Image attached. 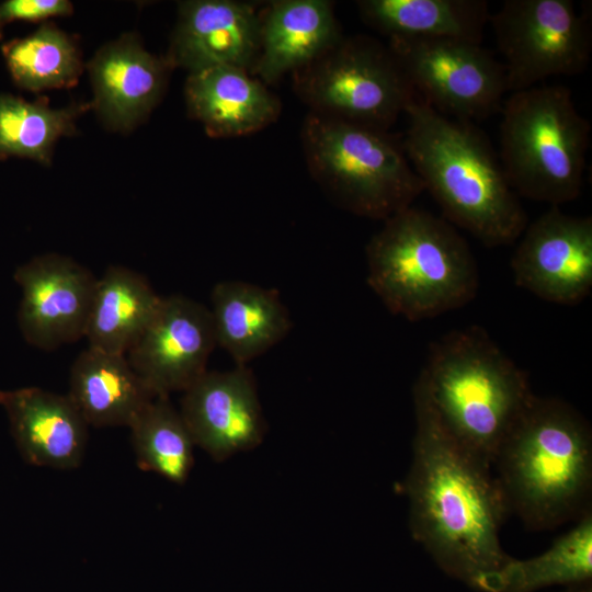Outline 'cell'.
<instances>
[{
  "instance_id": "23",
  "label": "cell",
  "mask_w": 592,
  "mask_h": 592,
  "mask_svg": "<svg viewBox=\"0 0 592 592\" xmlns=\"http://www.w3.org/2000/svg\"><path fill=\"white\" fill-rule=\"evenodd\" d=\"M365 24L388 38H454L481 44L489 21L483 0H361Z\"/></svg>"
},
{
  "instance_id": "15",
  "label": "cell",
  "mask_w": 592,
  "mask_h": 592,
  "mask_svg": "<svg viewBox=\"0 0 592 592\" xmlns=\"http://www.w3.org/2000/svg\"><path fill=\"white\" fill-rule=\"evenodd\" d=\"M260 13L234 0H189L178 20L164 57L171 68L189 73L214 67L251 72L259 54Z\"/></svg>"
},
{
  "instance_id": "21",
  "label": "cell",
  "mask_w": 592,
  "mask_h": 592,
  "mask_svg": "<svg viewBox=\"0 0 592 592\" xmlns=\"http://www.w3.org/2000/svg\"><path fill=\"white\" fill-rule=\"evenodd\" d=\"M89 426H127L156 396L126 355L88 346L70 368L67 394Z\"/></svg>"
},
{
  "instance_id": "30",
  "label": "cell",
  "mask_w": 592,
  "mask_h": 592,
  "mask_svg": "<svg viewBox=\"0 0 592 592\" xmlns=\"http://www.w3.org/2000/svg\"><path fill=\"white\" fill-rule=\"evenodd\" d=\"M2 26H3V25H2L1 22H0V39L2 38Z\"/></svg>"
},
{
  "instance_id": "7",
  "label": "cell",
  "mask_w": 592,
  "mask_h": 592,
  "mask_svg": "<svg viewBox=\"0 0 592 592\" xmlns=\"http://www.w3.org/2000/svg\"><path fill=\"white\" fill-rule=\"evenodd\" d=\"M300 137L314 180L350 213L386 220L424 191L402 139L389 130L309 112Z\"/></svg>"
},
{
  "instance_id": "5",
  "label": "cell",
  "mask_w": 592,
  "mask_h": 592,
  "mask_svg": "<svg viewBox=\"0 0 592 592\" xmlns=\"http://www.w3.org/2000/svg\"><path fill=\"white\" fill-rule=\"evenodd\" d=\"M384 221L366 246L367 284L391 314L414 322L476 297L477 262L455 226L413 206Z\"/></svg>"
},
{
  "instance_id": "12",
  "label": "cell",
  "mask_w": 592,
  "mask_h": 592,
  "mask_svg": "<svg viewBox=\"0 0 592 592\" xmlns=\"http://www.w3.org/2000/svg\"><path fill=\"white\" fill-rule=\"evenodd\" d=\"M18 323L24 340L52 351L84 338L98 277L76 260L44 253L16 267Z\"/></svg>"
},
{
  "instance_id": "3",
  "label": "cell",
  "mask_w": 592,
  "mask_h": 592,
  "mask_svg": "<svg viewBox=\"0 0 592 592\" xmlns=\"http://www.w3.org/2000/svg\"><path fill=\"white\" fill-rule=\"evenodd\" d=\"M509 513L532 530L557 527L591 510L592 430L570 403L534 396L493 463Z\"/></svg>"
},
{
  "instance_id": "29",
  "label": "cell",
  "mask_w": 592,
  "mask_h": 592,
  "mask_svg": "<svg viewBox=\"0 0 592 592\" xmlns=\"http://www.w3.org/2000/svg\"><path fill=\"white\" fill-rule=\"evenodd\" d=\"M562 592H592V581L567 585Z\"/></svg>"
},
{
  "instance_id": "18",
  "label": "cell",
  "mask_w": 592,
  "mask_h": 592,
  "mask_svg": "<svg viewBox=\"0 0 592 592\" xmlns=\"http://www.w3.org/2000/svg\"><path fill=\"white\" fill-rule=\"evenodd\" d=\"M343 37L333 3L280 0L260 13V46L251 75L269 84L314 61Z\"/></svg>"
},
{
  "instance_id": "13",
  "label": "cell",
  "mask_w": 592,
  "mask_h": 592,
  "mask_svg": "<svg viewBox=\"0 0 592 592\" xmlns=\"http://www.w3.org/2000/svg\"><path fill=\"white\" fill-rule=\"evenodd\" d=\"M210 309L182 295L161 304L126 357L156 396L184 391L207 372L216 346Z\"/></svg>"
},
{
  "instance_id": "27",
  "label": "cell",
  "mask_w": 592,
  "mask_h": 592,
  "mask_svg": "<svg viewBox=\"0 0 592 592\" xmlns=\"http://www.w3.org/2000/svg\"><path fill=\"white\" fill-rule=\"evenodd\" d=\"M136 464L183 485L194 465V442L169 396H155L128 428Z\"/></svg>"
},
{
  "instance_id": "14",
  "label": "cell",
  "mask_w": 592,
  "mask_h": 592,
  "mask_svg": "<svg viewBox=\"0 0 592 592\" xmlns=\"http://www.w3.org/2000/svg\"><path fill=\"white\" fill-rule=\"evenodd\" d=\"M179 411L195 446L216 462L255 448L266 430L255 379L246 365L204 373L183 391Z\"/></svg>"
},
{
  "instance_id": "10",
  "label": "cell",
  "mask_w": 592,
  "mask_h": 592,
  "mask_svg": "<svg viewBox=\"0 0 592 592\" xmlns=\"http://www.w3.org/2000/svg\"><path fill=\"white\" fill-rule=\"evenodd\" d=\"M388 47L415 94L443 115L483 119L500 111L503 64L481 44L454 38H390Z\"/></svg>"
},
{
  "instance_id": "17",
  "label": "cell",
  "mask_w": 592,
  "mask_h": 592,
  "mask_svg": "<svg viewBox=\"0 0 592 592\" xmlns=\"http://www.w3.org/2000/svg\"><path fill=\"white\" fill-rule=\"evenodd\" d=\"M0 406L27 464L60 470L81 465L89 425L67 394L38 387L0 390Z\"/></svg>"
},
{
  "instance_id": "6",
  "label": "cell",
  "mask_w": 592,
  "mask_h": 592,
  "mask_svg": "<svg viewBox=\"0 0 592 592\" xmlns=\"http://www.w3.org/2000/svg\"><path fill=\"white\" fill-rule=\"evenodd\" d=\"M500 161L517 194L559 206L582 191L591 125L563 86H535L503 101Z\"/></svg>"
},
{
  "instance_id": "8",
  "label": "cell",
  "mask_w": 592,
  "mask_h": 592,
  "mask_svg": "<svg viewBox=\"0 0 592 592\" xmlns=\"http://www.w3.org/2000/svg\"><path fill=\"white\" fill-rule=\"evenodd\" d=\"M292 75L309 112L384 130L417 96L389 47L365 35L343 36Z\"/></svg>"
},
{
  "instance_id": "1",
  "label": "cell",
  "mask_w": 592,
  "mask_h": 592,
  "mask_svg": "<svg viewBox=\"0 0 592 592\" xmlns=\"http://www.w3.org/2000/svg\"><path fill=\"white\" fill-rule=\"evenodd\" d=\"M412 394L415 432L403 486L411 535L449 577L498 592L511 557L500 543L509 510L493 468L444 430L419 377Z\"/></svg>"
},
{
  "instance_id": "4",
  "label": "cell",
  "mask_w": 592,
  "mask_h": 592,
  "mask_svg": "<svg viewBox=\"0 0 592 592\" xmlns=\"http://www.w3.org/2000/svg\"><path fill=\"white\" fill-rule=\"evenodd\" d=\"M418 377L444 430L491 466L535 396L527 373L479 326L453 330L432 342Z\"/></svg>"
},
{
  "instance_id": "20",
  "label": "cell",
  "mask_w": 592,
  "mask_h": 592,
  "mask_svg": "<svg viewBox=\"0 0 592 592\" xmlns=\"http://www.w3.org/2000/svg\"><path fill=\"white\" fill-rule=\"evenodd\" d=\"M216 344L237 365L262 355L292 328L287 308L278 293L241 281L217 283L210 294Z\"/></svg>"
},
{
  "instance_id": "22",
  "label": "cell",
  "mask_w": 592,
  "mask_h": 592,
  "mask_svg": "<svg viewBox=\"0 0 592 592\" xmlns=\"http://www.w3.org/2000/svg\"><path fill=\"white\" fill-rule=\"evenodd\" d=\"M161 300L140 273L121 265L109 266L95 285L84 334L89 346L126 355Z\"/></svg>"
},
{
  "instance_id": "16",
  "label": "cell",
  "mask_w": 592,
  "mask_h": 592,
  "mask_svg": "<svg viewBox=\"0 0 592 592\" xmlns=\"http://www.w3.org/2000/svg\"><path fill=\"white\" fill-rule=\"evenodd\" d=\"M88 69L94 93L91 106L107 128L127 132L161 100L171 67L135 34H124L102 46Z\"/></svg>"
},
{
  "instance_id": "2",
  "label": "cell",
  "mask_w": 592,
  "mask_h": 592,
  "mask_svg": "<svg viewBox=\"0 0 592 592\" xmlns=\"http://www.w3.org/2000/svg\"><path fill=\"white\" fill-rule=\"evenodd\" d=\"M405 114L406 155L443 218L488 248L517 241L527 214L487 135L474 122L443 115L418 95Z\"/></svg>"
},
{
  "instance_id": "9",
  "label": "cell",
  "mask_w": 592,
  "mask_h": 592,
  "mask_svg": "<svg viewBox=\"0 0 592 592\" xmlns=\"http://www.w3.org/2000/svg\"><path fill=\"white\" fill-rule=\"evenodd\" d=\"M590 16L571 0L504 1L488 23L503 56L508 91L582 73L592 52Z\"/></svg>"
},
{
  "instance_id": "26",
  "label": "cell",
  "mask_w": 592,
  "mask_h": 592,
  "mask_svg": "<svg viewBox=\"0 0 592 592\" xmlns=\"http://www.w3.org/2000/svg\"><path fill=\"white\" fill-rule=\"evenodd\" d=\"M1 53L15 86L31 92L71 88L83 70L76 41L50 23L5 42Z\"/></svg>"
},
{
  "instance_id": "19",
  "label": "cell",
  "mask_w": 592,
  "mask_h": 592,
  "mask_svg": "<svg viewBox=\"0 0 592 592\" xmlns=\"http://www.w3.org/2000/svg\"><path fill=\"white\" fill-rule=\"evenodd\" d=\"M184 99L190 116L210 137L253 134L275 122L280 100L250 71L214 67L189 73Z\"/></svg>"
},
{
  "instance_id": "28",
  "label": "cell",
  "mask_w": 592,
  "mask_h": 592,
  "mask_svg": "<svg viewBox=\"0 0 592 592\" xmlns=\"http://www.w3.org/2000/svg\"><path fill=\"white\" fill-rule=\"evenodd\" d=\"M73 5L68 0H5L0 3V22H38L49 18L72 14Z\"/></svg>"
},
{
  "instance_id": "24",
  "label": "cell",
  "mask_w": 592,
  "mask_h": 592,
  "mask_svg": "<svg viewBox=\"0 0 592 592\" xmlns=\"http://www.w3.org/2000/svg\"><path fill=\"white\" fill-rule=\"evenodd\" d=\"M90 106L54 109L46 99L27 101L0 92V160L16 157L48 166L56 143L76 133L77 118Z\"/></svg>"
},
{
  "instance_id": "25",
  "label": "cell",
  "mask_w": 592,
  "mask_h": 592,
  "mask_svg": "<svg viewBox=\"0 0 592 592\" xmlns=\"http://www.w3.org/2000/svg\"><path fill=\"white\" fill-rule=\"evenodd\" d=\"M592 581V510L578 517L567 533L544 553L510 558L501 570L498 592H536L553 585Z\"/></svg>"
},
{
  "instance_id": "11",
  "label": "cell",
  "mask_w": 592,
  "mask_h": 592,
  "mask_svg": "<svg viewBox=\"0 0 592 592\" xmlns=\"http://www.w3.org/2000/svg\"><path fill=\"white\" fill-rule=\"evenodd\" d=\"M511 259L516 286L565 306L582 303L592 289V217L551 206L527 224Z\"/></svg>"
}]
</instances>
